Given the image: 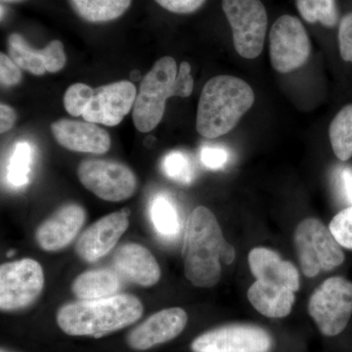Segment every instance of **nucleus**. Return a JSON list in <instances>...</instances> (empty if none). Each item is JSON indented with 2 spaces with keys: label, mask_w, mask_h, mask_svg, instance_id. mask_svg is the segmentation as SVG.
Wrapping results in <instances>:
<instances>
[{
  "label": "nucleus",
  "mask_w": 352,
  "mask_h": 352,
  "mask_svg": "<svg viewBox=\"0 0 352 352\" xmlns=\"http://www.w3.org/2000/svg\"><path fill=\"white\" fill-rule=\"evenodd\" d=\"M235 256V249L223 237L214 214L207 208H196L187 221L183 245L187 279L199 288L214 287L221 278L222 264L229 265Z\"/></svg>",
  "instance_id": "nucleus-1"
},
{
  "label": "nucleus",
  "mask_w": 352,
  "mask_h": 352,
  "mask_svg": "<svg viewBox=\"0 0 352 352\" xmlns=\"http://www.w3.org/2000/svg\"><path fill=\"white\" fill-rule=\"evenodd\" d=\"M138 296L117 295L67 303L57 314V324L69 336L101 338L131 325L143 314Z\"/></svg>",
  "instance_id": "nucleus-2"
},
{
  "label": "nucleus",
  "mask_w": 352,
  "mask_h": 352,
  "mask_svg": "<svg viewBox=\"0 0 352 352\" xmlns=\"http://www.w3.org/2000/svg\"><path fill=\"white\" fill-rule=\"evenodd\" d=\"M191 66L182 62L177 69L173 57L157 60L143 78L132 110L134 126L140 132H150L163 120L166 102L170 97L186 98L193 92Z\"/></svg>",
  "instance_id": "nucleus-3"
},
{
  "label": "nucleus",
  "mask_w": 352,
  "mask_h": 352,
  "mask_svg": "<svg viewBox=\"0 0 352 352\" xmlns=\"http://www.w3.org/2000/svg\"><path fill=\"white\" fill-rule=\"evenodd\" d=\"M254 103V90L244 80L232 76H214L201 90L197 131L206 138H220L237 126Z\"/></svg>",
  "instance_id": "nucleus-4"
},
{
  "label": "nucleus",
  "mask_w": 352,
  "mask_h": 352,
  "mask_svg": "<svg viewBox=\"0 0 352 352\" xmlns=\"http://www.w3.org/2000/svg\"><path fill=\"white\" fill-rule=\"evenodd\" d=\"M295 245L303 274L308 278L335 270L344 261L342 245L330 228L316 219H307L298 224Z\"/></svg>",
  "instance_id": "nucleus-5"
},
{
  "label": "nucleus",
  "mask_w": 352,
  "mask_h": 352,
  "mask_svg": "<svg viewBox=\"0 0 352 352\" xmlns=\"http://www.w3.org/2000/svg\"><path fill=\"white\" fill-rule=\"evenodd\" d=\"M308 312L320 332L335 337L346 328L352 314V283L331 277L310 296Z\"/></svg>",
  "instance_id": "nucleus-6"
},
{
  "label": "nucleus",
  "mask_w": 352,
  "mask_h": 352,
  "mask_svg": "<svg viewBox=\"0 0 352 352\" xmlns=\"http://www.w3.org/2000/svg\"><path fill=\"white\" fill-rule=\"evenodd\" d=\"M222 9L232 28L234 47L245 59H256L263 50L267 13L261 0H222Z\"/></svg>",
  "instance_id": "nucleus-7"
},
{
  "label": "nucleus",
  "mask_w": 352,
  "mask_h": 352,
  "mask_svg": "<svg viewBox=\"0 0 352 352\" xmlns=\"http://www.w3.org/2000/svg\"><path fill=\"white\" fill-rule=\"evenodd\" d=\"M78 176L85 188L104 201L127 200L138 190L133 171L110 160H85L78 166Z\"/></svg>",
  "instance_id": "nucleus-8"
},
{
  "label": "nucleus",
  "mask_w": 352,
  "mask_h": 352,
  "mask_svg": "<svg viewBox=\"0 0 352 352\" xmlns=\"http://www.w3.org/2000/svg\"><path fill=\"white\" fill-rule=\"evenodd\" d=\"M44 287L43 267L32 258L0 266V308L3 311L24 309L38 300Z\"/></svg>",
  "instance_id": "nucleus-9"
},
{
  "label": "nucleus",
  "mask_w": 352,
  "mask_h": 352,
  "mask_svg": "<svg viewBox=\"0 0 352 352\" xmlns=\"http://www.w3.org/2000/svg\"><path fill=\"white\" fill-rule=\"evenodd\" d=\"M270 60L273 68L288 74L307 63L311 52L309 38L298 18L284 15L271 28Z\"/></svg>",
  "instance_id": "nucleus-10"
},
{
  "label": "nucleus",
  "mask_w": 352,
  "mask_h": 352,
  "mask_svg": "<svg viewBox=\"0 0 352 352\" xmlns=\"http://www.w3.org/2000/svg\"><path fill=\"white\" fill-rule=\"evenodd\" d=\"M272 337L251 324H230L201 333L193 340V352H270Z\"/></svg>",
  "instance_id": "nucleus-11"
},
{
  "label": "nucleus",
  "mask_w": 352,
  "mask_h": 352,
  "mask_svg": "<svg viewBox=\"0 0 352 352\" xmlns=\"http://www.w3.org/2000/svg\"><path fill=\"white\" fill-rule=\"evenodd\" d=\"M138 91L129 80L109 83L94 89V95L83 112L85 122L107 126L120 124L133 110Z\"/></svg>",
  "instance_id": "nucleus-12"
},
{
  "label": "nucleus",
  "mask_w": 352,
  "mask_h": 352,
  "mask_svg": "<svg viewBox=\"0 0 352 352\" xmlns=\"http://www.w3.org/2000/svg\"><path fill=\"white\" fill-rule=\"evenodd\" d=\"M129 208L113 212L97 220L78 238L76 252L87 263H94L109 254L129 226Z\"/></svg>",
  "instance_id": "nucleus-13"
},
{
  "label": "nucleus",
  "mask_w": 352,
  "mask_h": 352,
  "mask_svg": "<svg viewBox=\"0 0 352 352\" xmlns=\"http://www.w3.org/2000/svg\"><path fill=\"white\" fill-rule=\"evenodd\" d=\"M187 320L182 308L161 310L133 329L127 337V344L135 351H147L175 339L186 327Z\"/></svg>",
  "instance_id": "nucleus-14"
},
{
  "label": "nucleus",
  "mask_w": 352,
  "mask_h": 352,
  "mask_svg": "<svg viewBox=\"0 0 352 352\" xmlns=\"http://www.w3.org/2000/svg\"><path fill=\"white\" fill-rule=\"evenodd\" d=\"M9 56L21 69L32 75L58 73L67 63L64 44L57 39L50 41L43 50H34L20 34H11L7 41Z\"/></svg>",
  "instance_id": "nucleus-15"
},
{
  "label": "nucleus",
  "mask_w": 352,
  "mask_h": 352,
  "mask_svg": "<svg viewBox=\"0 0 352 352\" xmlns=\"http://www.w3.org/2000/svg\"><path fill=\"white\" fill-rule=\"evenodd\" d=\"M50 129L58 144L69 151L102 155L110 150V134L94 122L61 119Z\"/></svg>",
  "instance_id": "nucleus-16"
},
{
  "label": "nucleus",
  "mask_w": 352,
  "mask_h": 352,
  "mask_svg": "<svg viewBox=\"0 0 352 352\" xmlns=\"http://www.w3.org/2000/svg\"><path fill=\"white\" fill-rule=\"evenodd\" d=\"M85 208L76 204L60 208L36 229V240L46 252H58L71 244L85 221Z\"/></svg>",
  "instance_id": "nucleus-17"
},
{
  "label": "nucleus",
  "mask_w": 352,
  "mask_h": 352,
  "mask_svg": "<svg viewBox=\"0 0 352 352\" xmlns=\"http://www.w3.org/2000/svg\"><path fill=\"white\" fill-rule=\"evenodd\" d=\"M113 263L120 276L140 286H154L161 278V268L151 252L136 243L120 245Z\"/></svg>",
  "instance_id": "nucleus-18"
},
{
  "label": "nucleus",
  "mask_w": 352,
  "mask_h": 352,
  "mask_svg": "<svg viewBox=\"0 0 352 352\" xmlns=\"http://www.w3.org/2000/svg\"><path fill=\"white\" fill-rule=\"evenodd\" d=\"M249 265L256 280L272 282L298 291L300 273L293 263L284 261L276 252L266 248H256L249 254Z\"/></svg>",
  "instance_id": "nucleus-19"
},
{
  "label": "nucleus",
  "mask_w": 352,
  "mask_h": 352,
  "mask_svg": "<svg viewBox=\"0 0 352 352\" xmlns=\"http://www.w3.org/2000/svg\"><path fill=\"white\" fill-rule=\"evenodd\" d=\"M248 300L259 314L270 318L288 316L296 302L295 292L288 287L263 280H256L250 287Z\"/></svg>",
  "instance_id": "nucleus-20"
},
{
  "label": "nucleus",
  "mask_w": 352,
  "mask_h": 352,
  "mask_svg": "<svg viewBox=\"0 0 352 352\" xmlns=\"http://www.w3.org/2000/svg\"><path fill=\"white\" fill-rule=\"evenodd\" d=\"M122 287V276L117 270H94L85 271L74 281V295L82 300L109 298Z\"/></svg>",
  "instance_id": "nucleus-21"
},
{
  "label": "nucleus",
  "mask_w": 352,
  "mask_h": 352,
  "mask_svg": "<svg viewBox=\"0 0 352 352\" xmlns=\"http://www.w3.org/2000/svg\"><path fill=\"white\" fill-rule=\"evenodd\" d=\"M132 0H69L78 17L92 24L119 19L131 6Z\"/></svg>",
  "instance_id": "nucleus-22"
},
{
  "label": "nucleus",
  "mask_w": 352,
  "mask_h": 352,
  "mask_svg": "<svg viewBox=\"0 0 352 352\" xmlns=\"http://www.w3.org/2000/svg\"><path fill=\"white\" fill-rule=\"evenodd\" d=\"M150 217L153 226L162 237L173 239L179 233L182 220L176 206L168 197H155L150 206Z\"/></svg>",
  "instance_id": "nucleus-23"
},
{
  "label": "nucleus",
  "mask_w": 352,
  "mask_h": 352,
  "mask_svg": "<svg viewBox=\"0 0 352 352\" xmlns=\"http://www.w3.org/2000/svg\"><path fill=\"white\" fill-rule=\"evenodd\" d=\"M331 145L336 156L346 162L352 157V104L342 108L329 129Z\"/></svg>",
  "instance_id": "nucleus-24"
},
{
  "label": "nucleus",
  "mask_w": 352,
  "mask_h": 352,
  "mask_svg": "<svg viewBox=\"0 0 352 352\" xmlns=\"http://www.w3.org/2000/svg\"><path fill=\"white\" fill-rule=\"evenodd\" d=\"M298 12L310 24L321 23L332 28L338 24L339 11L336 0H296Z\"/></svg>",
  "instance_id": "nucleus-25"
},
{
  "label": "nucleus",
  "mask_w": 352,
  "mask_h": 352,
  "mask_svg": "<svg viewBox=\"0 0 352 352\" xmlns=\"http://www.w3.org/2000/svg\"><path fill=\"white\" fill-rule=\"evenodd\" d=\"M32 148L27 142L18 143L11 155L7 170V180L11 186L19 188L29 182L31 173Z\"/></svg>",
  "instance_id": "nucleus-26"
},
{
  "label": "nucleus",
  "mask_w": 352,
  "mask_h": 352,
  "mask_svg": "<svg viewBox=\"0 0 352 352\" xmlns=\"http://www.w3.org/2000/svg\"><path fill=\"white\" fill-rule=\"evenodd\" d=\"M161 168L166 177L173 182L184 185H188L193 182V164L185 153L180 151L168 153L162 161Z\"/></svg>",
  "instance_id": "nucleus-27"
},
{
  "label": "nucleus",
  "mask_w": 352,
  "mask_h": 352,
  "mask_svg": "<svg viewBox=\"0 0 352 352\" xmlns=\"http://www.w3.org/2000/svg\"><path fill=\"white\" fill-rule=\"evenodd\" d=\"M94 95V89L85 83H74L64 95V106L73 117H82Z\"/></svg>",
  "instance_id": "nucleus-28"
},
{
  "label": "nucleus",
  "mask_w": 352,
  "mask_h": 352,
  "mask_svg": "<svg viewBox=\"0 0 352 352\" xmlns=\"http://www.w3.org/2000/svg\"><path fill=\"white\" fill-rule=\"evenodd\" d=\"M329 228L342 247L352 250V206L336 215Z\"/></svg>",
  "instance_id": "nucleus-29"
},
{
  "label": "nucleus",
  "mask_w": 352,
  "mask_h": 352,
  "mask_svg": "<svg viewBox=\"0 0 352 352\" xmlns=\"http://www.w3.org/2000/svg\"><path fill=\"white\" fill-rule=\"evenodd\" d=\"M201 162L206 168L217 170L224 168L229 160L228 151L220 146H205L201 150Z\"/></svg>",
  "instance_id": "nucleus-30"
},
{
  "label": "nucleus",
  "mask_w": 352,
  "mask_h": 352,
  "mask_svg": "<svg viewBox=\"0 0 352 352\" xmlns=\"http://www.w3.org/2000/svg\"><path fill=\"white\" fill-rule=\"evenodd\" d=\"M20 67L4 53L0 55V80L2 85L14 87L22 80Z\"/></svg>",
  "instance_id": "nucleus-31"
},
{
  "label": "nucleus",
  "mask_w": 352,
  "mask_h": 352,
  "mask_svg": "<svg viewBox=\"0 0 352 352\" xmlns=\"http://www.w3.org/2000/svg\"><path fill=\"white\" fill-rule=\"evenodd\" d=\"M340 55L346 62H352V13L340 21L339 30Z\"/></svg>",
  "instance_id": "nucleus-32"
},
{
  "label": "nucleus",
  "mask_w": 352,
  "mask_h": 352,
  "mask_svg": "<svg viewBox=\"0 0 352 352\" xmlns=\"http://www.w3.org/2000/svg\"><path fill=\"white\" fill-rule=\"evenodd\" d=\"M166 10L175 14H191L203 6L206 0H155Z\"/></svg>",
  "instance_id": "nucleus-33"
},
{
  "label": "nucleus",
  "mask_w": 352,
  "mask_h": 352,
  "mask_svg": "<svg viewBox=\"0 0 352 352\" xmlns=\"http://www.w3.org/2000/svg\"><path fill=\"white\" fill-rule=\"evenodd\" d=\"M337 186L344 201L352 206V168L344 166L338 173Z\"/></svg>",
  "instance_id": "nucleus-34"
},
{
  "label": "nucleus",
  "mask_w": 352,
  "mask_h": 352,
  "mask_svg": "<svg viewBox=\"0 0 352 352\" xmlns=\"http://www.w3.org/2000/svg\"><path fill=\"white\" fill-rule=\"evenodd\" d=\"M16 120H17V113L15 110L10 106L2 103L0 105V132L1 133H6L10 131L15 124Z\"/></svg>",
  "instance_id": "nucleus-35"
},
{
  "label": "nucleus",
  "mask_w": 352,
  "mask_h": 352,
  "mask_svg": "<svg viewBox=\"0 0 352 352\" xmlns=\"http://www.w3.org/2000/svg\"><path fill=\"white\" fill-rule=\"evenodd\" d=\"M4 3H18V2L24 1V0H1Z\"/></svg>",
  "instance_id": "nucleus-36"
},
{
  "label": "nucleus",
  "mask_w": 352,
  "mask_h": 352,
  "mask_svg": "<svg viewBox=\"0 0 352 352\" xmlns=\"http://www.w3.org/2000/svg\"><path fill=\"white\" fill-rule=\"evenodd\" d=\"M0 352H15V351H9V349H4V347H2V349H0Z\"/></svg>",
  "instance_id": "nucleus-37"
}]
</instances>
